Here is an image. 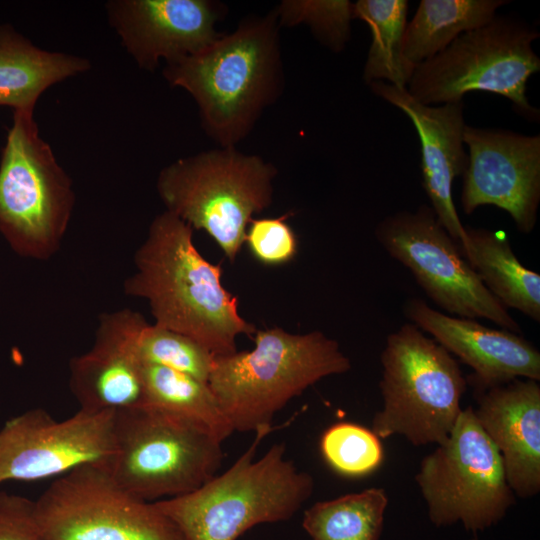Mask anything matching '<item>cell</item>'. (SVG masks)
<instances>
[{
    "label": "cell",
    "mask_w": 540,
    "mask_h": 540,
    "mask_svg": "<svg viewBox=\"0 0 540 540\" xmlns=\"http://www.w3.org/2000/svg\"><path fill=\"white\" fill-rule=\"evenodd\" d=\"M193 230L169 211L158 214L134 255L124 293L148 302L155 325L191 337L214 357L229 355L237 351L238 336L257 329L223 286L221 263L209 262L195 247Z\"/></svg>",
    "instance_id": "6da1fadb"
},
{
    "label": "cell",
    "mask_w": 540,
    "mask_h": 540,
    "mask_svg": "<svg viewBox=\"0 0 540 540\" xmlns=\"http://www.w3.org/2000/svg\"><path fill=\"white\" fill-rule=\"evenodd\" d=\"M280 25L275 10L243 19L202 51L166 63L163 76L197 104L205 133L236 147L283 87Z\"/></svg>",
    "instance_id": "7a4b0ae2"
},
{
    "label": "cell",
    "mask_w": 540,
    "mask_h": 540,
    "mask_svg": "<svg viewBox=\"0 0 540 540\" xmlns=\"http://www.w3.org/2000/svg\"><path fill=\"white\" fill-rule=\"evenodd\" d=\"M254 344L248 351L214 357L208 380L233 431L272 430L275 414L291 399L351 369L338 342L318 330H257Z\"/></svg>",
    "instance_id": "3957f363"
},
{
    "label": "cell",
    "mask_w": 540,
    "mask_h": 540,
    "mask_svg": "<svg viewBox=\"0 0 540 540\" xmlns=\"http://www.w3.org/2000/svg\"><path fill=\"white\" fill-rule=\"evenodd\" d=\"M271 430H258L249 448L221 475L198 489L155 501L188 540H237L252 527L291 519L311 497L313 477L274 444L255 459Z\"/></svg>",
    "instance_id": "277c9868"
},
{
    "label": "cell",
    "mask_w": 540,
    "mask_h": 540,
    "mask_svg": "<svg viewBox=\"0 0 540 540\" xmlns=\"http://www.w3.org/2000/svg\"><path fill=\"white\" fill-rule=\"evenodd\" d=\"M277 170L236 147L179 158L158 174L157 193L169 211L205 231L234 262L253 215L271 206Z\"/></svg>",
    "instance_id": "5b68a950"
},
{
    "label": "cell",
    "mask_w": 540,
    "mask_h": 540,
    "mask_svg": "<svg viewBox=\"0 0 540 540\" xmlns=\"http://www.w3.org/2000/svg\"><path fill=\"white\" fill-rule=\"evenodd\" d=\"M113 441L105 468L123 489L150 502L198 489L223 460L222 442L206 428L147 405L114 412Z\"/></svg>",
    "instance_id": "8992f818"
},
{
    "label": "cell",
    "mask_w": 540,
    "mask_h": 540,
    "mask_svg": "<svg viewBox=\"0 0 540 540\" xmlns=\"http://www.w3.org/2000/svg\"><path fill=\"white\" fill-rule=\"evenodd\" d=\"M383 406L372 420L379 439L401 435L414 446L443 443L466 390L458 362L412 323L387 336L380 357Z\"/></svg>",
    "instance_id": "52a82bcc"
},
{
    "label": "cell",
    "mask_w": 540,
    "mask_h": 540,
    "mask_svg": "<svg viewBox=\"0 0 540 540\" xmlns=\"http://www.w3.org/2000/svg\"><path fill=\"white\" fill-rule=\"evenodd\" d=\"M539 32L524 20L496 15L458 36L447 48L415 66L406 87L424 105L456 103L473 91L507 98L530 121L539 110L526 96L527 82L540 70L532 43Z\"/></svg>",
    "instance_id": "ba28073f"
},
{
    "label": "cell",
    "mask_w": 540,
    "mask_h": 540,
    "mask_svg": "<svg viewBox=\"0 0 540 540\" xmlns=\"http://www.w3.org/2000/svg\"><path fill=\"white\" fill-rule=\"evenodd\" d=\"M74 204L72 181L34 114L14 111L0 158V233L18 254L46 260L59 249Z\"/></svg>",
    "instance_id": "9c48e42d"
},
{
    "label": "cell",
    "mask_w": 540,
    "mask_h": 540,
    "mask_svg": "<svg viewBox=\"0 0 540 540\" xmlns=\"http://www.w3.org/2000/svg\"><path fill=\"white\" fill-rule=\"evenodd\" d=\"M436 526L461 522L483 531L515 503L501 456L471 406L463 409L447 439L423 458L415 477Z\"/></svg>",
    "instance_id": "30bf717a"
},
{
    "label": "cell",
    "mask_w": 540,
    "mask_h": 540,
    "mask_svg": "<svg viewBox=\"0 0 540 540\" xmlns=\"http://www.w3.org/2000/svg\"><path fill=\"white\" fill-rule=\"evenodd\" d=\"M34 511L42 540H188L155 502L123 489L103 464L61 475Z\"/></svg>",
    "instance_id": "8fae6325"
},
{
    "label": "cell",
    "mask_w": 540,
    "mask_h": 540,
    "mask_svg": "<svg viewBox=\"0 0 540 540\" xmlns=\"http://www.w3.org/2000/svg\"><path fill=\"white\" fill-rule=\"evenodd\" d=\"M375 236L392 258L410 270L439 308L456 317L483 318L521 333L520 325L481 282L431 206L422 204L415 211L387 216L377 225Z\"/></svg>",
    "instance_id": "7c38bea8"
},
{
    "label": "cell",
    "mask_w": 540,
    "mask_h": 540,
    "mask_svg": "<svg viewBox=\"0 0 540 540\" xmlns=\"http://www.w3.org/2000/svg\"><path fill=\"white\" fill-rule=\"evenodd\" d=\"M114 412L78 410L58 421L31 409L0 429V484L61 476L85 464L105 465L114 451Z\"/></svg>",
    "instance_id": "4fadbf2b"
},
{
    "label": "cell",
    "mask_w": 540,
    "mask_h": 540,
    "mask_svg": "<svg viewBox=\"0 0 540 540\" xmlns=\"http://www.w3.org/2000/svg\"><path fill=\"white\" fill-rule=\"evenodd\" d=\"M468 164L462 174L461 207L465 214L496 206L530 233L540 203V135L465 125Z\"/></svg>",
    "instance_id": "5bb4252c"
},
{
    "label": "cell",
    "mask_w": 540,
    "mask_h": 540,
    "mask_svg": "<svg viewBox=\"0 0 540 540\" xmlns=\"http://www.w3.org/2000/svg\"><path fill=\"white\" fill-rule=\"evenodd\" d=\"M106 7L122 45L148 71L208 47L222 35L216 25L226 13L210 0H114Z\"/></svg>",
    "instance_id": "9a60e30c"
},
{
    "label": "cell",
    "mask_w": 540,
    "mask_h": 540,
    "mask_svg": "<svg viewBox=\"0 0 540 540\" xmlns=\"http://www.w3.org/2000/svg\"><path fill=\"white\" fill-rule=\"evenodd\" d=\"M146 324L131 309L100 316L94 344L69 365V386L80 410L115 412L143 404L137 342Z\"/></svg>",
    "instance_id": "2e32d148"
},
{
    "label": "cell",
    "mask_w": 540,
    "mask_h": 540,
    "mask_svg": "<svg viewBox=\"0 0 540 540\" xmlns=\"http://www.w3.org/2000/svg\"><path fill=\"white\" fill-rule=\"evenodd\" d=\"M403 312L410 323L473 370L468 382L475 391L518 378L540 381V352L520 334L450 316L420 298L407 300Z\"/></svg>",
    "instance_id": "e0dca14e"
},
{
    "label": "cell",
    "mask_w": 540,
    "mask_h": 540,
    "mask_svg": "<svg viewBox=\"0 0 540 540\" xmlns=\"http://www.w3.org/2000/svg\"><path fill=\"white\" fill-rule=\"evenodd\" d=\"M371 91L395 106L411 120L421 144L423 188L439 223L457 242L465 239V229L452 199V183L468 164L464 150V102L438 106L424 105L406 88L383 81L368 85Z\"/></svg>",
    "instance_id": "ac0fdd59"
},
{
    "label": "cell",
    "mask_w": 540,
    "mask_h": 540,
    "mask_svg": "<svg viewBox=\"0 0 540 540\" xmlns=\"http://www.w3.org/2000/svg\"><path fill=\"white\" fill-rule=\"evenodd\" d=\"M532 379L475 391V416L498 450L514 495L540 491V385Z\"/></svg>",
    "instance_id": "d6986e66"
},
{
    "label": "cell",
    "mask_w": 540,
    "mask_h": 540,
    "mask_svg": "<svg viewBox=\"0 0 540 540\" xmlns=\"http://www.w3.org/2000/svg\"><path fill=\"white\" fill-rule=\"evenodd\" d=\"M89 69L86 58L43 50L12 25L0 26V106L34 114L49 87Z\"/></svg>",
    "instance_id": "ffe728a7"
},
{
    "label": "cell",
    "mask_w": 540,
    "mask_h": 540,
    "mask_svg": "<svg viewBox=\"0 0 540 540\" xmlns=\"http://www.w3.org/2000/svg\"><path fill=\"white\" fill-rule=\"evenodd\" d=\"M459 244L462 256L489 292L507 309L540 321V275L525 267L505 235L464 226Z\"/></svg>",
    "instance_id": "44dd1931"
},
{
    "label": "cell",
    "mask_w": 540,
    "mask_h": 540,
    "mask_svg": "<svg viewBox=\"0 0 540 540\" xmlns=\"http://www.w3.org/2000/svg\"><path fill=\"white\" fill-rule=\"evenodd\" d=\"M505 0H421L407 22L403 53L416 66L447 48L458 36L491 21Z\"/></svg>",
    "instance_id": "7402d4cb"
},
{
    "label": "cell",
    "mask_w": 540,
    "mask_h": 540,
    "mask_svg": "<svg viewBox=\"0 0 540 540\" xmlns=\"http://www.w3.org/2000/svg\"><path fill=\"white\" fill-rule=\"evenodd\" d=\"M143 404L189 419L223 442L234 431L208 383L173 369L142 363Z\"/></svg>",
    "instance_id": "603a6c76"
},
{
    "label": "cell",
    "mask_w": 540,
    "mask_h": 540,
    "mask_svg": "<svg viewBox=\"0 0 540 540\" xmlns=\"http://www.w3.org/2000/svg\"><path fill=\"white\" fill-rule=\"evenodd\" d=\"M407 12L406 0H358L353 3L354 19L365 22L372 37L363 70L367 85L387 81L397 87H407L415 68L403 53Z\"/></svg>",
    "instance_id": "cb8c5ba5"
},
{
    "label": "cell",
    "mask_w": 540,
    "mask_h": 540,
    "mask_svg": "<svg viewBox=\"0 0 540 540\" xmlns=\"http://www.w3.org/2000/svg\"><path fill=\"white\" fill-rule=\"evenodd\" d=\"M387 504L385 490L371 487L316 502L305 510L302 525L311 540H379Z\"/></svg>",
    "instance_id": "d4e9b609"
},
{
    "label": "cell",
    "mask_w": 540,
    "mask_h": 540,
    "mask_svg": "<svg viewBox=\"0 0 540 540\" xmlns=\"http://www.w3.org/2000/svg\"><path fill=\"white\" fill-rule=\"evenodd\" d=\"M142 363L164 366L208 383L214 355L182 333L146 324L137 342Z\"/></svg>",
    "instance_id": "484cf974"
},
{
    "label": "cell",
    "mask_w": 540,
    "mask_h": 540,
    "mask_svg": "<svg viewBox=\"0 0 540 540\" xmlns=\"http://www.w3.org/2000/svg\"><path fill=\"white\" fill-rule=\"evenodd\" d=\"M281 26L306 24L331 51L341 52L351 36L353 3L348 0L283 1L274 9Z\"/></svg>",
    "instance_id": "4316f807"
},
{
    "label": "cell",
    "mask_w": 540,
    "mask_h": 540,
    "mask_svg": "<svg viewBox=\"0 0 540 540\" xmlns=\"http://www.w3.org/2000/svg\"><path fill=\"white\" fill-rule=\"evenodd\" d=\"M320 449L326 462L345 476H363L379 467L383 448L375 433L361 425L340 422L322 435Z\"/></svg>",
    "instance_id": "83f0119b"
},
{
    "label": "cell",
    "mask_w": 540,
    "mask_h": 540,
    "mask_svg": "<svg viewBox=\"0 0 540 540\" xmlns=\"http://www.w3.org/2000/svg\"><path fill=\"white\" fill-rule=\"evenodd\" d=\"M291 212L274 218H253L246 230L244 244L253 257L265 265L290 262L297 254V237L288 224Z\"/></svg>",
    "instance_id": "f1b7e54d"
},
{
    "label": "cell",
    "mask_w": 540,
    "mask_h": 540,
    "mask_svg": "<svg viewBox=\"0 0 540 540\" xmlns=\"http://www.w3.org/2000/svg\"><path fill=\"white\" fill-rule=\"evenodd\" d=\"M0 540H42L35 518L34 501L0 492Z\"/></svg>",
    "instance_id": "f546056e"
},
{
    "label": "cell",
    "mask_w": 540,
    "mask_h": 540,
    "mask_svg": "<svg viewBox=\"0 0 540 540\" xmlns=\"http://www.w3.org/2000/svg\"><path fill=\"white\" fill-rule=\"evenodd\" d=\"M472 540H476V539H472Z\"/></svg>",
    "instance_id": "4dcf8cb0"
}]
</instances>
